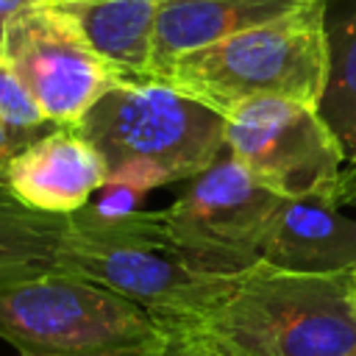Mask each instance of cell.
I'll return each mask as SVG.
<instances>
[{
	"label": "cell",
	"mask_w": 356,
	"mask_h": 356,
	"mask_svg": "<svg viewBox=\"0 0 356 356\" xmlns=\"http://www.w3.org/2000/svg\"><path fill=\"white\" fill-rule=\"evenodd\" d=\"M353 275H295L267 264L189 320L164 325V356H348L356 348Z\"/></svg>",
	"instance_id": "6da1fadb"
},
{
	"label": "cell",
	"mask_w": 356,
	"mask_h": 356,
	"mask_svg": "<svg viewBox=\"0 0 356 356\" xmlns=\"http://www.w3.org/2000/svg\"><path fill=\"white\" fill-rule=\"evenodd\" d=\"M56 273L78 275L134 300L161 328L200 314L242 275H220L195 264L170 236L161 211L100 214L92 203L67 214Z\"/></svg>",
	"instance_id": "7a4b0ae2"
},
{
	"label": "cell",
	"mask_w": 356,
	"mask_h": 356,
	"mask_svg": "<svg viewBox=\"0 0 356 356\" xmlns=\"http://www.w3.org/2000/svg\"><path fill=\"white\" fill-rule=\"evenodd\" d=\"M108 181L150 192L192 181L225 153V117L164 81H120L78 122Z\"/></svg>",
	"instance_id": "3957f363"
},
{
	"label": "cell",
	"mask_w": 356,
	"mask_h": 356,
	"mask_svg": "<svg viewBox=\"0 0 356 356\" xmlns=\"http://www.w3.org/2000/svg\"><path fill=\"white\" fill-rule=\"evenodd\" d=\"M156 81L228 117L259 97H286L317 108L325 83V0L178 56Z\"/></svg>",
	"instance_id": "277c9868"
},
{
	"label": "cell",
	"mask_w": 356,
	"mask_h": 356,
	"mask_svg": "<svg viewBox=\"0 0 356 356\" xmlns=\"http://www.w3.org/2000/svg\"><path fill=\"white\" fill-rule=\"evenodd\" d=\"M0 339L19 356H164L167 334L134 300L70 273L0 284Z\"/></svg>",
	"instance_id": "5b68a950"
},
{
	"label": "cell",
	"mask_w": 356,
	"mask_h": 356,
	"mask_svg": "<svg viewBox=\"0 0 356 356\" xmlns=\"http://www.w3.org/2000/svg\"><path fill=\"white\" fill-rule=\"evenodd\" d=\"M225 153L284 200L317 197L337 206L342 150L314 106L259 97L225 117Z\"/></svg>",
	"instance_id": "8992f818"
},
{
	"label": "cell",
	"mask_w": 356,
	"mask_h": 356,
	"mask_svg": "<svg viewBox=\"0 0 356 356\" xmlns=\"http://www.w3.org/2000/svg\"><path fill=\"white\" fill-rule=\"evenodd\" d=\"M234 156L222 153L161 209L170 236L209 273L239 275L259 264V248L278 203Z\"/></svg>",
	"instance_id": "52a82bcc"
},
{
	"label": "cell",
	"mask_w": 356,
	"mask_h": 356,
	"mask_svg": "<svg viewBox=\"0 0 356 356\" xmlns=\"http://www.w3.org/2000/svg\"><path fill=\"white\" fill-rule=\"evenodd\" d=\"M0 56L53 125H75L122 81L92 50L72 17L47 0L3 22Z\"/></svg>",
	"instance_id": "ba28073f"
},
{
	"label": "cell",
	"mask_w": 356,
	"mask_h": 356,
	"mask_svg": "<svg viewBox=\"0 0 356 356\" xmlns=\"http://www.w3.org/2000/svg\"><path fill=\"white\" fill-rule=\"evenodd\" d=\"M108 170L103 156L75 125H56L31 142L8 167L6 186L31 209L72 214L103 189Z\"/></svg>",
	"instance_id": "9c48e42d"
},
{
	"label": "cell",
	"mask_w": 356,
	"mask_h": 356,
	"mask_svg": "<svg viewBox=\"0 0 356 356\" xmlns=\"http://www.w3.org/2000/svg\"><path fill=\"white\" fill-rule=\"evenodd\" d=\"M259 261L295 275H353L356 220L328 200H281L267 222Z\"/></svg>",
	"instance_id": "30bf717a"
},
{
	"label": "cell",
	"mask_w": 356,
	"mask_h": 356,
	"mask_svg": "<svg viewBox=\"0 0 356 356\" xmlns=\"http://www.w3.org/2000/svg\"><path fill=\"white\" fill-rule=\"evenodd\" d=\"M306 0H161L153 39V78L178 56L278 19Z\"/></svg>",
	"instance_id": "8fae6325"
},
{
	"label": "cell",
	"mask_w": 356,
	"mask_h": 356,
	"mask_svg": "<svg viewBox=\"0 0 356 356\" xmlns=\"http://www.w3.org/2000/svg\"><path fill=\"white\" fill-rule=\"evenodd\" d=\"M159 3L161 0H61L56 6L72 17L92 50L114 67L122 81H156L153 39Z\"/></svg>",
	"instance_id": "7c38bea8"
},
{
	"label": "cell",
	"mask_w": 356,
	"mask_h": 356,
	"mask_svg": "<svg viewBox=\"0 0 356 356\" xmlns=\"http://www.w3.org/2000/svg\"><path fill=\"white\" fill-rule=\"evenodd\" d=\"M317 114L334 134L345 167H356V0L325 11V83Z\"/></svg>",
	"instance_id": "4fadbf2b"
},
{
	"label": "cell",
	"mask_w": 356,
	"mask_h": 356,
	"mask_svg": "<svg viewBox=\"0 0 356 356\" xmlns=\"http://www.w3.org/2000/svg\"><path fill=\"white\" fill-rule=\"evenodd\" d=\"M64 234L67 214L36 211L0 184V284L56 273Z\"/></svg>",
	"instance_id": "5bb4252c"
},
{
	"label": "cell",
	"mask_w": 356,
	"mask_h": 356,
	"mask_svg": "<svg viewBox=\"0 0 356 356\" xmlns=\"http://www.w3.org/2000/svg\"><path fill=\"white\" fill-rule=\"evenodd\" d=\"M0 122L17 131H44L53 122L44 120L42 108L25 89V83L17 78L11 64L0 56Z\"/></svg>",
	"instance_id": "9a60e30c"
},
{
	"label": "cell",
	"mask_w": 356,
	"mask_h": 356,
	"mask_svg": "<svg viewBox=\"0 0 356 356\" xmlns=\"http://www.w3.org/2000/svg\"><path fill=\"white\" fill-rule=\"evenodd\" d=\"M50 128H56V125H50ZM50 128H44V131H17V128H8L6 122H0V184H6V172H8L11 161L31 142H36L42 134H47Z\"/></svg>",
	"instance_id": "2e32d148"
},
{
	"label": "cell",
	"mask_w": 356,
	"mask_h": 356,
	"mask_svg": "<svg viewBox=\"0 0 356 356\" xmlns=\"http://www.w3.org/2000/svg\"><path fill=\"white\" fill-rule=\"evenodd\" d=\"M356 203V167H342L339 189H337V206Z\"/></svg>",
	"instance_id": "e0dca14e"
},
{
	"label": "cell",
	"mask_w": 356,
	"mask_h": 356,
	"mask_svg": "<svg viewBox=\"0 0 356 356\" xmlns=\"http://www.w3.org/2000/svg\"><path fill=\"white\" fill-rule=\"evenodd\" d=\"M36 3H42V0H0V25H3L6 19H11L14 14H19L22 8L36 6Z\"/></svg>",
	"instance_id": "ac0fdd59"
},
{
	"label": "cell",
	"mask_w": 356,
	"mask_h": 356,
	"mask_svg": "<svg viewBox=\"0 0 356 356\" xmlns=\"http://www.w3.org/2000/svg\"><path fill=\"white\" fill-rule=\"evenodd\" d=\"M353 314H356V292H353Z\"/></svg>",
	"instance_id": "d6986e66"
},
{
	"label": "cell",
	"mask_w": 356,
	"mask_h": 356,
	"mask_svg": "<svg viewBox=\"0 0 356 356\" xmlns=\"http://www.w3.org/2000/svg\"><path fill=\"white\" fill-rule=\"evenodd\" d=\"M353 289H356V270H353Z\"/></svg>",
	"instance_id": "ffe728a7"
},
{
	"label": "cell",
	"mask_w": 356,
	"mask_h": 356,
	"mask_svg": "<svg viewBox=\"0 0 356 356\" xmlns=\"http://www.w3.org/2000/svg\"><path fill=\"white\" fill-rule=\"evenodd\" d=\"M348 356H356V348H353V350H350V353H348Z\"/></svg>",
	"instance_id": "44dd1931"
},
{
	"label": "cell",
	"mask_w": 356,
	"mask_h": 356,
	"mask_svg": "<svg viewBox=\"0 0 356 356\" xmlns=\"http://www.w3.org/2000/svg\"><path fill=\"white\" fill-rule=\"evenodd\" d=\"M50 3H61V0H50Z\"/></svg>",
	"instance_id": "7402d4cb"
},
{
	"label": "cell",
	"mask_w": 356,
	"mask_h": 356,
	"mask_svg": "<svg viewBox=\"0 0 356 356\" xmlns=\"http://www.w3.org/2000/svg\"><path fill=\"white\" fill-rule=\"evenodd\" d=\"M0 33H3V25H0Z\"/></svg>",
	"instance_id": "603a6c76"
},
{
	"label": "cell",
	"mask_w": 356,
	"mask_h": 356,
	"mask_svg": "<svg viewBox=\"0 0 356 356\" xmlns=\"http://www.w3.org/2000/svg\"><path fill=\"white\" fill-rule=\"evenodd\" d=\"M164 353H167V350H164Z\"/></svg>",
	"instance_id": "cb8c5ba5"
}]
</instances>
